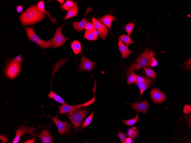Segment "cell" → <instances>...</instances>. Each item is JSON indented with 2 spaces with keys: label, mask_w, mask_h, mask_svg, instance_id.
I'll return each instance as SVG.
<instances>
[{
  "label": "cell",
  "mask_w": 191,
  "mask_h": 143,
  "mask_svg": "<svg viewBox=\"0 0 191 143\" xmlns=\"http://www.w3.org/2000/svg\"><path fill=\"white\" fill-rule=\"evenodd\" d=\"M118 49L122 54L121 58H122L125 59L127 58L130 54L134 52V51H130L128 47L122 41L119 37L118 38Z\"/></svg>",
  "instance_id": "9a60e30c"
},
{
  "label": "cell",
  "mask_w": 191,
  "mask_h": 143,
  "mask_svg": "<svg viewBox=\"0 0 191 143\" xmlns=\"http://www.w3.org/2000/svg\"><path fill=\"white\" fill-rule=\"evenodd\" d=\"M75 3L72 1L67 0L61 5V7L64 10L68 11L74 5Z\"/></svg>",
  "instance_id": "484cf974"
},
{
  "label": "cell",
  "mask_w": 191,
  "mask_h": 143,
  "mask_svg": "<svg viewBox=\"0 0 191 143\" xmlns=\"http://www.w3.org/2000/svg\"><path fill=\"white\" fill-rule=\"evenodd\" d=\"M65 25L63 24L57 28L53 38L52 46L54 48H57L62 46L66 41L69 37H65L63 35L61 29Z\"/></svg>",
  "instance_id": "52a82bcc"
},
{
  "label": "cell",
  "mask_w": 191,
  "mask_h": 143,
  "mask_svg": "<svg viewBox=\"0 0 191 143\" xmlns=\"http://www.w3.org/2000/svg\"><path fill=\"white\" fill-rule=\"evenodd\" d=\"M128 104L131 105L134 110H136L138 112H141L143 113H146L149 107V104L147 100H144L140 103L135 102Z\"/></svg>",
  "instance_id": "7c38bea8"
},
{
  "label": "cell",
  "mask_w": 191,
  "mask_h": 143,
  "mask_svg": "<svg viewBox=\"0 0 191 143\" xmlns=\"http://www.w3.org/2000/svg\"><path fill=\"white\" fill-rule=\"evenodd\" d=\"M57 1H58V2H59L60 3L61 6V4L63 3V2L64 1V0H57Z\"/></svg>",
  "instance_id": "b9f144b4"
},
{
  "label": "cell",
  "mask_w": 191,
  "mask_h": 143,
  "mask_svg": "<svg viewBox=\"0 0 191 143\" xmlns=\"http://www.w3.org/2000/svg\"><path fill=\"white\" fill-rule=\"evenodd\" d=\"M83 29H85L87 31L92 32H93L96 30L94 25L89 23H87L84 27Z\"/></svg>",
  "instance_id": "d6a6232c"
},
{
  "label": "cell",
  "mask_w": 191,
  "mask_h": 143,
  "mask_svg": "<svg viewBox=\"0 0 191 143\" xmlns=\"http://www.w3.org/2000/svg\"><path fill=\"white\" fill-rule=\"evenodd\" d=\"M135 27L134 23L131 22L128 23L126 26L125 29L128 33V35L129 36L132 34L133 30Z\"/></svg>",
  "instance_id": "f546056e"
},
{
  "label": "cell",
  "mask_w": 191,
  "mask_h": 143,
  "mask_svg": "<svg viewBox=\"0 0 191 143\" xmlns=\"http://www.w3.org/2000/svg\"><path fill=\"white\" fill-rule=\"evenodd\" d=\"M87 112V110H81L70 112L67 116L74 127L78 129Z\"/></svg>",
  "instance_id": "5b68a950"
},
{
  "label": "cell",
  "mask_w": 191,
  "mask_h": 143,
  "mask_svg": "<svg viewBox=\"0 0 191 143\" xmlns=\"http://www.w3.org/2000/svg\"><path fill=\"white\" fill-rule=\"evenodd\" d=\"M71 46L75 54L78 55L81 52V44L78 40H74L71 43Z\"/></svg>",
  "instance_id": "ffe728a7"
},
{
  "label": "cell",
  "mask_w": 191,
  "mask_h": 143,
  "mask_svg": "<svg viewBox=\"0 0 191 143\" xmlns=\"http://www.w3.org/2000/svg\"><path fill=\"white\" fill-rule=\"evenodd\" d=\"M138 112L136 116L134 118L129 119L128 120H122V122L126 125L130 126L132 125L135 124L138 121Z\"/></svg>",
  "instance_id": "83f0119b"
},
{
  "label": "cell",
  "mask_w": 191,
  "mask_h": 143,
  "mask_svg": "<svg viewBox=\"0 0 191 143\" xmlns=\"http://www.w3.org/2000/svg\"><path fill=\"white\" fill-rule=\"evenodd\" d=\"M26 34L30 40L44 49L48 48L52 46L53 38L48 41L41 39L35 33L34 28L26 27L25 28Z\"/></svg>",
  "instance_id": "277c9868"
},
{
  "label": "cell",
  "mask_w": 191,
  "mask_h": 143,
  "mask_svg": "<svg viewBox=\"0 0 191 143\" xmlns=\"http://www.w3.org/2000/svg\"><path fill=\"white\" fill-rule=\"evenodd\" d=\"M94 112V111L87 118L81 126L82 128H84L89 125L92 120Z\"/></svg>",
  "instance_id": "1f68e13d"
},
{
  "label": "cell",
  "mask_w": 191,
  "mask_h": 143,
  "mask_svg": "<svg viewBox=\"0 0 191 143\" xmlns=\"http://www.w3.org/2000/svg\"><path fill=\"white\" fill-rule=\"evenodd\" d=\"M155 53L152 51H150V57L151 63L150 66L154 67L156 66L158 64V61L155 59Z\"/></svg>",
  "instance_id": "f1b7e54d"
},
{
  "label": "cell",
  "mask_w": 191,
  "mask_h": 143,
  "mask_svg": "<svg viewBox=\"0 0 191 143\" xmlns=\"http://www.w3.org/2000/svg\"><path fill=\"white\" fill-rule=\"evenodd\" d=\"M137 75L134 71L131 72L127 77V83L130 84L135 82Z\"/></svg>",
  "instance_id": "4316f807"
},
{
  "label": "cell",
  "mask_w": 191,
  "mask_h": 143,
  "mask_svg": "<svg viewBox=\"0 0 191 143\" xmlns=\"http://www.w3.org/2000/svg\"><path fill=\"white\" fill-rule=\"evenodd\" d=\"M47 95L49 98H53L56 101L63 104L65 103L63 99L60 96L53 91L52 88L50 93L47 94Z\"/></svg>",
  "instance_id": "44dd1931"
},
{
  "label": "cell",
  "mask_w": 191,
  "mask_h": 143,
  "mask_svg": "<svg viewBox=\"0 0 191 143\" xmlns=\"http://www.w3.org/2000/svg\"><path fill=\"white\" fill-rule=\"evenodd\" d=\"M118 136L120 138L122 143H125V140L126 137V134L119 131Z\"/></svg>",
  "instance_id": "e575fe53"
},
{
  "label": "cell",
  "mask_w": 191,
  "mask_h": 143,
  "mask_svg": "<svg viewBox=\"0 0 191 143\" xmlns=\"http://www.w3.org/2000/svg\"><path fill=\"white\" fill-rule=\"evenodd\" d=\"M46 17L43 13L39 11L35 4L30 6L19 17L23 26L33 25L41 21Z\"/></svg>",
  "instance_id": "6da1fadb"
},
{
  "label": "cell",
  "mask_w": 191,
  "mask_h": 143,
  "mask_svg": "<svg viewBox=\"0 0 191 143\" xmlns=\"http://www.w3.org/2000/svg\"><path fill=\"white\" fill-rule=\"evenodd\" d=\"M139 134V132L138 129L134 127L130 128L127 131L128 136L132 139L136 138L138 136Z\"/></svg>",
  "instance_id": "7402d4cb"
},
{
  "label": "cell",
  "mask_w": 191,
  "mask_h": 143,
  "mask_svg": "<svg viewBox=\"0 0 191 143\" xmlns=\"http://www.w3.org/2000/svg\"><path fill=\"white\" fill-rule=\"evenodd\" d=\"M93 33L96 36H98L99 35V33L96 30L94 32H93Z\"/></svg>",
  "instance_id": "60d3db41"
},
{
  "label": "cell",
  "mask_w": 191,
  "mask_h": 143,
  "mask_svg": "<svg viewBox=\"0 0 191 143\" xmlns=\"http://www.w3.org/2000/svg\"><path fill=\"white\" fill-rule=\"evenodd\" d=\"M99 19L110 30L112 21L116 20V19L114 16L110 15H106L102 17L99 18Z\"/></svg>",
  "instance_id": "e0dca14e"
},
{
  "label": "cell",
  "mask_w": 191,
  "mask_h": 143,
  "mask_svg": "<svg viewBox=\"0 0 191 143\" xmlns=\"http://www.w3.org/2000/svg\"><path fill=\"white\" fill-rule=\"evenodd\" d=\"M23 7L21 5L18 6L16 8V10L18 13L21 12L23 10Z\"/></svg>",
  "instance_id": "74e56055"
},
{
  "label": "cell",
  "mask_w": 191,
  "mask_h": 143,
  "mask_svg": "<svg viewBox=\"0 0 191 143\" xmlns=\"http://www.w3.org/2000/svg\"><path fill=\"white\" fill-rule=\"evenodd\" d=\"M35 130V128L34 127H29L23 125L20 126L19 128L15 131L16 136L12 143H18L21 136L25 133H28L35 137L37 136L38 135L34 132Z\"/></svg>",
  "instance_id": "9c48e42d"
},
{
  "label": "cell",
  "mask_w": 191,
  "mask_h": 143,
  "mask_svg": "<svg viewBox=\"0 0 191 143\" xmlns=\"http://www.w3.org/2000/svg\"><path fill=\"white\" fill-rule=\"evenodd\" d=\"M81 55L82 56L80 67L81 70L90 71L94 65L95 63L84 56L81 53Z\"/></svg>",
  "instance_id": "5bb4252c"
},
{
  "label": "cell",
  "mask_w": 191,
  "mask_h": 143,
  "mask_svg": "<svg viewBox=\"0 0 191 143\" xmlns=\"http://www.w3.org/2000/svg\"><path fill=\"white\" fill-rule=\"evenodd\" d=\"M144 83V82H134V84H137L140 90L142 87L143 84Z\"/></svg>",
  "instance_id": "8d00e7d4"
},
{
  "label": "cell",
  "mask_w": 191,
  "mask_h": 143,
  "mask_svg": "<svg viewBox=\"0 0 191 143\" xmlns=\"http://www.w3.org/2000/svg\"><path fill=\"white\" fill-rule=\"evenodd\" d=\"M39 136L43 143H51L53 140V138L49 132L47 130H43Z\"/></svg>",
  "instance_id": "2e32d148"
},
{
  "label": "cell",
  "mask_w": 191,
  "mask_h": 143,
  "mask_svg": "<svg viewBox=\"0 0 191 143\" xmlns=\"http://www.w3.org/2000/svg\"><path fill=\"white\" fill-rule=\"evenodd\" d=\"M185 65H191V59H189L188 60H187L185 63L184 64Z\"/></svg>",
  "instance_id": "ab89813d"
},
{
  "label": "cell",
  "mask_w": 191,
  "mask_h": 143,
  "mask_svg": "<svg viewBox=\"0 0 191 143\" xmlns=\"http://www.w3.org/2000/svg\"><path fill=\"white\" fill-rule=\"evenodd\" d=\"M144 70L146 75L149 77L152 78L155 81V73L152 69L148 68H144Z\"/></svg>",
  "instance_id": "4dcf8cb0"
},
{
  "label": "cell",
  "mask_w": 191,
  "mask_h": 143,
  "mask_svg": "<svg viewBox=\"0 0 191 143\" xmlns=\"http://www.w3.org/2000/svg\"><path fill=\"white\" fill-rule=\"evenodd\" d=\"M43 116H47L52 118L53 122L55 124L58 128L59 134L60 135L65 134L71 130V126L67 121L63 122L60 121L57 118V116L53 118L51 116L43 114Z\"/></svg>",
  "instance_id": "ba28073f"
},
{
  "label": "cell",
  "mask_w": 191,
  "mask_h": 143,
  "mask_svg": "<svg viewBox=\"0 0 191 143\" xmlns=\"http://www.w3.org/2000/svg\"><path fill=\"white\" fill-rule=\"evenodd\" d=\"M92 9L90 7H87L86 9L85 16L83 19L82 21L79 22H77L76 21H74L73 22V26L75 30L78 31H83L85 26L89 23L88 21L85 20V17L87 14Z\"/></svg>",
  "instance_id": "4fadbf2b"
},
{
  "label": "cell",
  "mask_w": 191,
  "mask_h": 143,
  "mask_svg": "<svg viewBox=\"0 0 191 143\" xmlns=\"http://www.w3.org/2000/svg\"><path fill=\"white\" fill-rule=\"evenodd\" d=\"M184 112L188 114L191 112V106L190 105H186L184 108Z\"/></svg>",
  "instance_id": "d590c367"
},
{
  "label": "cell",
  "mask_w": 191,
  "mask_h": 143,
  "mask_svg": "<svg viewBox=\"0 0 191 143\" xmlns=\"http://www.w3.org/2000/svg\"><path fill=\"white\" fill-rule=\"evenodd\" d=\"M150 95L153 101L157 104L162 102L166 99L165 94L157 88H154L152 90Z\"/></svg>",
  "instance_id": "8fae6325"
},
{
  "label": "cell",
  "mask_w": 191,
  "mask_h": 143,
  "mask_svg": "<svg viewBox=\"0 0 191 143\" xmlns=\"http://www.w3.org/2000/svg\"><path fill=\"white\" fill-rule=\"evenodd\" d=\"M132 140L131 138L129 137L126 138L125 140L126 143H131L132 142Z\"/></svg>",
  "instance_id": "f35d334b"
},
{
  "label": "cell",
  "mask_w": 191,
  "mask_h": 143,
  "mask_svg": "<svg viewBox=\"0 0 191 143\" xmlns=\"http://www.w3.org/2000/svg\"><path fill=\"white\" fill-rule=\"evenodd\" d=\"M78 10L77 3H75L74 5L68 11L66 15L63 19L66 20L72 17L77 16L78 14Z\"/></svg>",
  "instance_id": "d6986e66"
},
{
  "label": "cell",
  "mask_w": 191,
  "mask_h": 143,
  "mask_svg": "<svg viewBox=\"0 0 191 143\" xmlns=\"http://www.w3.org/2000/svg\"><path fill=\"white\" fill-rule=\"evenodd\" d=\"M22 62L21 58L18 57L9 62L5 68L6 76L11 79L14 78L20 71Z\"/></svg>",
  "instance_id": "3957f363"
},
{
  "label": "cell",
  "mask_w": 191,
  "mask_h": 143,
  "mask_svg": "<svg viewBox=\"0 0 191 143\" xmlns=\"http://www.w3.org/2000/svg\"><path fill=\"white\" fill-rule=\"evenodd\" d=\"M37 9L39 11L44 13H45L48 15L50 20L52 22L55 24L57 23L55 18L54 17L52 18L50 16L49 11H46L45 10L43 1H39L37 4Z\"/></svg>",
  "instance_id": "ac0fdd59"
},
{
  "label": "cell",
  "mask_w": 191,
  "mask_h": 143,
  "mask_svg": "<svg viewBox=\"0 0 191 143\" xmlns=\"http://www.w3.org/2000/svg\"><path fill=\"white\" fill-rule=\"evenodd\" d=\"M95 94H94L93 97L89 101L82 104L72 106L66 104V103L59 107V114H64L70 112L81 109V107L82 106H87L90 104L93 103L95 100Z\"/></svg>",
  "instance_id": "8992f818"
},
{
  "label": "cell",
  "mask_w": 191,
  "mask_h": 143,
  "mask_svg": "<svg viewBox=\"0 0 191 143\" xmlns=\"http://www.w3.org/2000/svg\"><path fill=\"white\" fill-rule=\"evenodd\" d=\"M147 82L153 84V82L152 79L146 76L143 75L142 77L137 75L136 78L135 82Z\"/></svg>",
  "instance_id": "603a6c76"
},
{
  "label": "cell",
  "mask_w": 191,
  "mask_h": 143,
  "mask_svg": "<svg viewBox=\"0 0 191 143\" xmlns=\"http://www.w3.org/2000/svg\"><path fill=\"white\" fill-rule=\"evenodd\" d=\"M98 36L95 35L93 32L86 30L85 32L84 38L91 41H96L97 39Z\"/></svg>",
  "instance_id": "d4e9b609"
},
{
  "label": "cell",
  "mask_w": 191,
  "mask_h": 143,
  "mask_svg": "<svg viewBox=\"0 0 191 143\" xmlns=\"http://www.w3.org/2000/svg\"><path fill=\"white\" fill-rule=\"evenodd\" d=\"M150 87V83L147 82H144L142 86V87L140 90V98L138 100H137V101H139L140 98H141V96L143 94V93L145 91V90L148 88Z\"/></svg>",
  "instance_id": "836d02e7"
},
{
  "label": "cell",
  "mask_w": 191,
  "mask_h": 143,
  "mask_svg": "<svg viewBox=\"0 0 191 143\" xmlns=\"http://www.w3.org/2000/svg\"><path fill=\"white\" fill-rule=\"evenodd\" d=\"M150 50L146 49L132 64L126 71L125 75L130 72L136 70L150 66Z\"/></svg>",
  "instance_id": "7a4b0ae2"
},
{
  "label": "cell",
  "mask_w": 191,
  "mask_h": 143,
  "mask_svg": "<svg viewBox=\"0 0 191 143\" xmlns=\"http://www.w3.org/2000/svg\"><path fill=\"white\" fill-rule=\"evenodd\" d=\"M119 38L121 40L124 42L128 47L130 44L134 43L135 42V41L131 40L129 36L125 34L120 36Z\"/></svg>",
  "instance_id": "cb8c5ba5"
},
{
  "label": "cell",
  "mask_w": 191,
  "mask_h": 143,
  "mask_svg": "<svg viewBox=\"0 0 191 143\" xmlns=\"http://www.w3.org/2000/svg\"><path fill=\"white\" fill-rule=\"evenodd\" d=\"M92 21L102 40H105L109 34V31L106 27L94 17H93Z\"/></svg>",
  "instance_id": "30bf717a"
}]
</instances>
